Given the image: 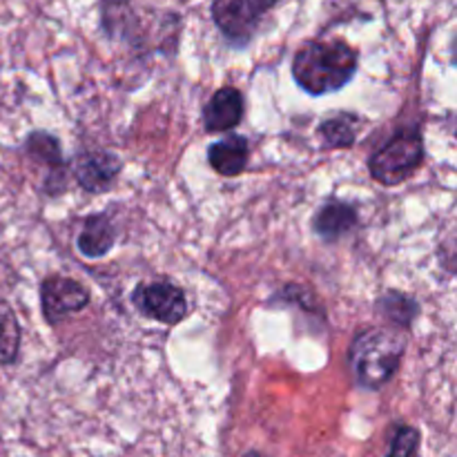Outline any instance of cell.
I'll list each match as a JSON object with an SVG mask.
<instances>
[{
    "mask_svg": "<svg viewBox=\"0 0 457 457\" xmlns=\"http://www.w3.org/2000/svg\"><path fill=\"white\" fill-rule=\"evenodd\" d=\"M409 342L404 330L375 326L355 335L348 348L353 379L364 391H379L400 370Z\"/></svg>",
    "mask_w": 457,
    "mask_h": 457,
    "instance_id": "cell-2",
    "label": "cell"
},
{
    "mask_svg": "<svg viewBox=\"0 0 457 457\" xmlns=\"http://www.w3.org/2000/svg\"><path fill=\"white\" fill-rule=\"evenodd\" d=\"M22 152L29 156L36 163L45 165L49 170L47 179V192L49 195H61L65 187V156H62L61 141L54 134L36 129V132L27 134L25 143H22Z\"/></svg>",
    "mask_w": 457,
    "mask_h": 457,
    "instance_id": "cell-8",
    "label": "cell"
},
{
    "mask_svg": "<svg viewBox=\"0 0 457 457\" xmlns=\"http://www.w3.org/2000/svg\"><path fill=\"white\" fill-rule=\"evenodd\" d=\"M281 0H212L210 13L223 38L235 47H245L254 38L259 22Z\"/></svg>",
    "mask_w": 457,
    "mask_h": 457,
    "instance_id": "cell-4",
    "label": "cell"
},
{
    "mask_svg": "<svg viewBox=\"0 0 457 457\" xmlns=\"http://www.w3.org/2000/svg\"><path fill=\"white\" fill-rule=\"evenodd\" d=\"M420 445H422V433L415 427L402 424L397 427L391 440V449L384 457H420Z\"/></svg>",
    "mask_w": 457,
    "mask_h": 457,
    "instance_id": "cell-16",
    "label": "cell"
},
{
    "mask_svg": "<svg viewBox=\"0 0 457 457\" xmlns=\"http://www.w3.org/2000/svg\"><path fill=\"white\" fill-rule=\"evenodd\" d=\"M250 161V143L241 134H226L208 145V163L219 177L235 179L244 174Z\"/></svg>",
    "mask_w": 457,
    "mask_h": 457,
    "instance_id": "cell-11",
    "label": "cell"
},
{
    "mask_svg": "<svg viewBox=\"0 0 457 457\" xmlns=\"http://www.w3.org/2000/svg\"><path fill=\"white\" fill-rule=\"evenodd\" d=\"M21 353V326L16 312L4 299H0V364H16Z\"/></svg>",
    "mask_w": 457,
    "mask_h": 457,
    "instance_id": "cell-14",
    "label": "cell"
},
{
    "mask_svg": "<svg viewBox=\"0 0 457 457\" xmlns=\"http://www.w3.org/2000/svg\"><path fill=\"white\" fill-rule=\"evenodd\" d=\"M375 311L393 326V328L409 330L415 324V320L422 312L418 299L413 295L400 293V290H386L384 295H379V299L375 302Z\"/></svg>",
    "mask_w": 457,
    "mask_h": 457,
    "instance_id": "cell-13",
    "label": "cell"
},
{
    "mask_svg": "<svg viewBox=\"0 0 457 457\" xmlns=\"http://www.w3.org/2000/svg\"><path fill=\"white\" fill-rule=\"evenodd\" d=\"M116 228L105 214H89L76 232V250L85 259H103L114 250Z\"/></svg>",
    "mask_w": 457,
    "mask_h": 457,
    "instance_id": "cell-12",
    "label": "cell"
},
{
    "mask_svg": "<svg viewBox=\"0 0 457 457\" xmlns=\"http://www.w3.org/2000/svg\"><path fill=\"white\" fill-rule=\"evenodd\" d=\"M320 134L324 138L326 147L333 150H346L355 143L357 137V120L348 114L326 116L320 125Z\"/></svg>",
    "mask_w": 457,
    "mask_h": 457,
    "instance_id": "cell-15",
    "label": "cell"
},
{
    "mask_svg": "<svg viewBox=\"0 0 457 457\" xmlns=\"http://www.w3.org/2000/svg\"><path fill=\"white\" fill-rule=\"evenodd\" d=\"M360 226V214L355 205L342 199H328L312 217V232L324 244H337Z\"/></svg>",
    "mask_w": 457,
    "mask_h": 457,
    "instance_id": "cell-10",
    "label": "cell"
},
{
    "mask_svg": "<svg viewBox=\"0 0 457 457\" xmlns=\"http://www.w3.org/2000/svg\"><path fill=\"white\" fill-rule=\"evenodd\" d=\"M76 183L89 195H103L112 190L120 174L119 156L107 150H87L76 154L71 165Z\"/></svg>",
    "mask_w": 457,
    "mask_h": 457,
    "instance_id": "cell-7",
    "label": "cell"
},
{
    "mask_svg": "<svg viewBox=\"0 0 457 457\" xmlns=\"http://www.w3.org/2000/svg\"><path fill=\"white\" fill-rule=\"evenodd\" d=\"M244 119V96L232 85H223L204 105V129L208 134H223L235 129Z\"/></svg>",
    "mask_w": 457,
    "mask_h": 457,
    "instance_id": "cell-9",
    "label": "cell"
},
{
    "mask_svg": "<svg viewBox=\"0 0 457 457\" xmlns=\"http://www.w3.org/2000/svg\"><path fill=\"white\" fill-rule=\"evenodd\" d=\"M89 306V290L76 279L49 275L40 281V311L49 326L61 324L65 317Z\"/></svg>",
    "mask_w": 457,
    "mask_h": 457,
    "instance_id": "cell-6",
    "label": "cell"
},
{
    "mask_svg": "<svg viewBox=\"0 0 457 457\" xmlns=\"http://www.w3.org/2000/svg\"><path fill=\"white\" fill-rule=\"evenodd\" d=\"M424 163V137L418 125L400 129L388 138L369 161L370 177L382 186L393 187L413 177Z\"/></svg>",
    "mask_w": 457,
    "mask_h": 457,
    "instance_id": "cell-3",
    "label": "cell"
},
{
    "mask_svg": "<svg viewBox=\"0 0 457 457\" xmlns=\"http://www.w3.org/2000/svg\"><path fill=\"white\" fill-rule=\"evenodd\" d=\"M360 54L346 40H311L293 56V79L311 96H326L346 87L357 74Z\"/></svg>",
    "mask_w": 457,
    "mask_h": 457,
    "instance_id": "cell-1",
    "label": "cell"
},
{
    "mask_svg": "<svg viewBox=\"0 0 457 457\" xmlns=\"http://www.w3.org/2000/svg\"><path fill=\"white\" fill-rule=\"evenodd\" d=\"M132 303L143 317L165 326L181 324L187 315L186 293L170 281L138 284L132 290Z\"/></svg>",
    "mask_w": 457,
    "mask_h": 457,
    "instance_id": "cell-5",
    "label": "cell"
}]
</instances>
